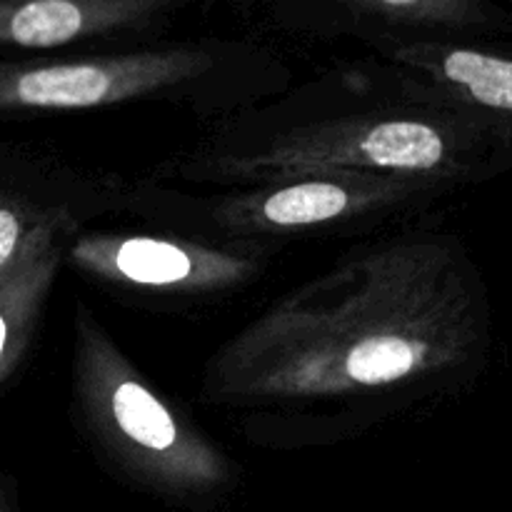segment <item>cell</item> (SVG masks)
Masks as SVG:
<instances>
[{
    "label": "cell",
    "instance_id": "6da1fadb",
    "mask_svg": "<svg viewBox=\"0 0 512 512\" xmlns=\"http://www.w3.org/2000/svg\"><path fill=\"white\" fill-rule=\"evenodd\" d=\"M170 65L160 58L125 63L0 65V110L93 108L135 93Z\"/></svg>",
    "mask_w": 512,
    "mask_h": 512
},
{
    "label": "cell",
    "instance_id": "7a4b0ae2",
    "mask_svg": "<svg viewBox=\"0 0 512 512\" xmlns=\"http://www.w3.org/2000/svg\"><path fill=\"white\" fill-rule=\"evenodd\" d=\"M305 165L345 163L393 173H430L448 160V138L423 120H378L345 130L323 153L305 155Z\"/></svg>",
    "mask_w": 512,
    "mask_h": 512
},
{
    "label": "cell",
    "instance_id": "3957f363",
    "mask_svg": "<svg viewBox=\"0 0 512 512\" xmlns=\"http://www.w3.org/2000/svg\"><path fill=\"white\" fill-rule=\"evenodd\" d=\"M53 270V228L45 220L0 270V383L8 380L28 345Z\"/></svg>",
    "mask_w": 512,
    "mask_h": 512
},
{
    "label": "cell",
    "instance_id": "277c9868",
    "mask_svg": "<svg viewBox=\"0 0 512 512\" xmlns=\"http://www.w3.org/2000/svg\"><path fill=\"white\" fill-rule=\"evenodd\" d=\"M143 3H75V0H33L0 3V45L15 48H53L83 35L100 33L110 25L135 18Z\"/></svg>",
    "mask_w": 512,
    "mask_h": 512
},
{
    "label": "cell",
    "instance_id": "5b68a950",
    "mask_svg": "<svg viewBox=\"0 0 512 512\" xmlns=\"http://www.w3.org/2000/svg\"><path fill=\"white\" fill-rule=\"evenodd\" d=\"M90 405H98V415L110 418L115 433L133 450L158 458L180 450L183 435L170 410L145 388L140 380L115 378L108 385H95L88 380Z\"/></svg>",
    "mask_w": 512,
    "mask_h": 512
},
{
    "label": "cell",
    "instance_id": "8992f818",
    "mask_svg": "<svg viewBox=\"0 0 512 512\" xmlns=\"http://www.w3.org/2000/svg\"><path fill=\"white\" fill-rule=\"evenodd\" d=\"M353 205V195L348 188L328 180H308V183L288 185L260 205V218L278 228H293V225H315L325 220H335L345 215Z\"/></svg>",
    "mask_w": 512,
    "mask_h": 512
},
{
    "label": "cell",
    "instance_id": "52a82bcc",
    "mask_svg": "<svg viewBox=\"0 0 512 512\" xmlns=\"http://www.w3.org/2000/svg\"><path fill=\"white\" fill-rule=\"evenodd\" d=\"M445 80L463 88L480 105L512 110V60L480 50H443L438 55Z\"/></svg>",
    "mask_w": 512,
    "mask_h": 512
},
{
    "label": "cell",
    "instance_id": "ba28073f",
    "mask_svg": "<svg viewBox=\"0 0 512 512\" xmlns=\"http://www.w3.org/2000/svg\"><path fill=\"white\" fill-rule=\"evenodd\" d=\"M113 268L138 285H178L193 275L195 263L180 245L153 238H128L115 248Z\"/></svg>",
    "mask_w": 512,
    "mask_h": 512
},
{
    "label": "cell",
    "instance_id": "9c48e42d",
    "mask_svg": "<svg viewBox=\"0 0 512 512\" xmlns=\"http://www.w3.org/2000/svg\"><path fill=\"white\" fill-rule=\"evenodd\" d=\"M43 223L45 220L38 218L25 203L0 195V270L18 255L28 235Z\"/></svg>",
    "mask_w": 512,
    "mask_h": 512
},
{
    "label": "cell",
    "instance_id": "30bf717a",
    "mask_svg": "<svg viewBox=\"0 0 512 512\" xmlns=\"http://www.w3.org/2000/svg\"><path fill=\"white\" fill-rule=\"evenodd\" d=\"M365 10L375 15H385L388 20H430V23H440L445 20L448 15L458 13V5H450V3H368Z\"/></svg>",
    "mask_w": 512,
    "mask_h": 512
},
{
    "label": "cell",
    "instance_id": "8fae6325",
    "mask_svg": "<svg viewBox=\"0 0 512 512\" xmlns=\"http://www.w3.org/2000/svg\"><path fill=\"white\" fill-rule=\"evenodd\" d=\"M0 512H10V505H8V500H5L3 493H0Z\"/></svg>",
    "mask_w": 512,
    "mask_h": 512
}]
</instances>
